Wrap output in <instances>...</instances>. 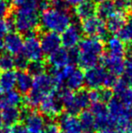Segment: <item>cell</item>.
I'll list each match as a JSON object with an SVG mask.
<instances>
[{
    "label": "cell",
    "mask_w": 132,
    "mask_h": 133,
    "mask_svg": "<svg viewBox=\"0 0 132 133\" xmlns=\"http://www.w3.org/2000/svg\"><path fill=\"white\" fill-rule=\"evenodd\" d=\"M104 44L97 37H86L82 39L78 47L77 63L84 69H90L98 65L101 61Z\"/></svg>",
    "instance_id": "obj_1"
},
{
    "label": "cell",
    "mask_w": 132,
    "mask_h": 133,
    "mask_svg": "<svg viewBox=\"0 0 132 133\" xmlns=\"http://www.w3.org/2000/svg\"><path fill=\"white\" fill-rule=\"evenodd\" d=\"M56 91L57 87L51 74H42L34 76L31 91L27 93L25 103L28 108H36L46 95Z\"/></svg>",
    "instance_id": "obj_2"
},
{
    "label": "cell",
    "mask_w": 132,
    "mask_h": 133,
    "mask_svg": "<svg viewBox=\"0 0 132 133\" xmlns=\"http://www.w3.org/2000/svg\"><path fill=\"white\" fill-rule=\"evenodd\" d=\"M72 24V16L68 10L48 8L40 16V25L46 32L62 33Z\"/></svg>",
    "instance_id": "obj_3"
},
{
    "label": "cell",
    "mask_w": 132,
    "mask_h": 133,
    "mask_svg": "<svg viewBox=\"0 0 132 133\" xmlns=\"http://www.w3.org/2000/svg\"><path fill=\"white\" fill-rule=\"evenodd\" d=\"M59 99L61 100L64 108L67 110L68 113L74 114L81 113L85 110L91 104L89 92L86 91H72L69 89H62L57 91Z\"/></svg>",
    "instance_id": "obj_4"
},
{
    "label": "cell",
    "mask_w": 132,
    "mask_h": 133,
    "mask_svg": "<svg viewBox=\"0 0 132 133\" xmlns=\"http://www.w3.org/2000/svg\"><path fill=\"white\" fill-rule=\"evenodd\" d=\"M15 28L19 34L28 35L34 33L40 25V16L38 9L33 7H19L16 8L13 16Z\"/></svg>",
    "instance_id": "obj_5"
},
{
    "label": "cell",
    "mask_w": 132,
    "mask_h": 133,
    "mask_svg": "<svg viewBox=\"0 0 132 133\" xmlns=\"http://www.w3.org/2000/svg\"><path fill=\"white\" fill-rule=\"evenodd\" d=\"M81 27L82 34L87 35V37H97L101 40L107 37L108 30L106 24L99 16H93L82 20Z\"/></svg>",
    "instance_id": "obj_6"
},
{
    "label": "cell",
    "mask_w": 132,
    "mask_h": 133,
    "mask_svg": "<svg viewBox=\"0 0 132 133\" xmlns=\"http://www.w3.org/2000/svg\"><path fill=\"white\" fill-rule=\"evenodd\" d=\"M21 119H24L25 126L29 133H44L47 126L44 116L29 110V108L21 110Z\"/></svg>",
    "instance_id": "obj_7"
},
{
    "label": "cell",
    "mask_w": 132,
    "mask_h": 133,
    "mask_svg": "<svg viewBox=\"0 0 132 133\" xmlns=\"http://www.w3.org/2000/svg\"><path fill=\"white\" fill-rule=\"evenodd\" d=\"M23 54L31 62L42 61L44 53L41 45L40 39L35 33L26 35L24 42Z\"/></svg>",
    "instance_id": "obj_8"
},
{
    "label": "cell",
    "mask_w": 132,
    "mask_h": 133,
    "mask_svg": "<svg viewBox=\"0 0 132 133\" xmlns=\"http://www.w3.org/2000/svg\"><path fill=\"white\" fill-rule=\"evenodd\" d=\"M109 72L104 66L96 65L90 69H87L84 74L85 85L91 90H99L104 88L105 81Z\"/></svg>",
    "instance_id": "obj_9"
},
{
    "label": "cell",
    "mask_w": 132,
    "mask_h": 133,
    "mask_svg": "<svg viewBox=\"0 0 132 133\" xmlns=\"http://www.w3.org/2000/svg\"><path fill=\"white\" fill-rule=\"evenodd\" d=\"M39 107L41 112L49 118H55L60 116L64 108L56 91L46 95L43 99Z\"/></svg>",
    "instance_id": "obj_10"
},
{
    "label": "cell",
    "mask_w": 132,
    "mask_h": 133,
    "mask_svg": "<svg viewBox=\"0 0 132 133\" xmlns=\"http://www.w3.org/2000/svg\"><path fill=\"white\" fill-rule=\"evenodd\" d=\"M91 111L95 118V128L102 130L106 128H113V121L108 107L104 102H98L91 104Z\"/></svg>",
    "instance_id": "obj_11"
},
{
    "label": "cell",
    "mask_w": 132,
    "mask_h": 133,
    "mask_svg": "<svg viewBox=\"0 0 132 133\" xmlns=\"http://www.w3.org/2000/svg\"><path fill=\"white\" fill-rule=\"evenodd\" d=\"M101 62L103 66L113 75L119 76L123 74L126 66L124 56L107 53L104 56H102Z\"/></svg>",
    "instance_id": "obj_12"
},
{
    "label": "cell",
    "mask_w": 132,
    "mask_h": 133,
    "mask_svg": "<svg viewBox=\"0 0 132 133\" xmlns=\"http://www.w3.org/2000/svg\"><path fill=\"white\" fill-rule=\"evenodd\" d=\"M82 31L77 24H71L62 34V44L66 49H73L81 43Z\"/></svg>",
    "instance_id": "obj_13"
},
{
    "label": "cell",
    "mask_w": 132,
    "mask_h": 133,
    "mask_svg": "<svg viewBox=\"0 0 132 133\" xmlns=\"http://www.w3.org/2000/svg\"><path fill=\"white\" fill-rule=\"evenodd\" d=\"M58 126L62 133H82L83 128L80 119L71 113L61 114L58 119Z\"/></svg>",
    "instance_id": "obj_14"
},
{
    "label": "cell",
    "mask_w": 132,
    "mask_h": 133,
    "mask_svg": "<svg viewBox=\"0 0 132 133\" xmlns=\"http://www.w3.org/2000/svg\"><path fill=\"white\" fill-rule=\"evenodd\" d=\"M24 39L19 33L10 32L5 37L4 40V48L8 54L12 55H19L23 53Z\"/></svg>",
    "instance_id": "obj_15"
},
{
    "label": "cell",
    "mask_w": 132,
    "mask_h": 133,
    "mask_svg": "<svg viewBox=\"0 0 132 133\" xmlns=\"http://www.w3.org/2000/svg\"><path fill=\"white\" fill-rule=\"evenodd\" d=\"M43 51L45 54H51L61 48L62 38L59 34L53 32H45L40 39Z\"/></svg>",
    "instance_id": "obj_16"
},
{
    "label": "cell",
    "mask_w": 132,
    "mask_h": 133,
    "mask_svg": "<svg viewBox=\"0 0 132 133\" xmlns=\"http://www.w3.org/2000/svg\"><path fill=\"white\" fill-rule=\"evenodd\" d=\"M47 62L54 69H60L68 64H73L72 62L70 50L66 48H59L54 53L48 55Z\"/></svg>",
    "instance_id": "obj_17"
},
{
    "label": "cell",
    "mask_w": 132,
    "mask_h": 133,
    "mask_svg": "<svg viewBox=\"0 0 132 133\" xmlns=\"http://www.w3.org/2000/svg\"><path fill=\"white\" fill-rule=\"evenodd\" d=\"M114 92L117 98L128 107H132V87L129 86L122 79H119L115 83Z\"/></svg>",
    "instance_id": "obj_18"
},
{
    "label": "cell",
    "mask_w": 132,
    "mask_h": 133,
    "mask_svg": "<svg viewBox=\"0 0 132 133\" xmlns=\"http://www.w3.org/2000/svg\"><path fill=\"white\" fill-rule=\"evenodd\" d=\"M23 102L21 93L18 91H5V94L0 97V110H4L8 107H17Z\"/></svg>",
    "instance_id": "obj_19"
},
{
    "label": "cell",
    "mask_w": 132,
    "mask_h": 133,
    "mask_svg": "<svg viewBox=\"0 0 132 133\" xmlns=\"http://www.w3.org/2000/svg\"><path fill=\"white\" fill-rule=\"evenodd\" d=\"M97 12V6L92 0H86L75 7V16L79 19L85 20L93 16Z\"/></svg>",
    "instance_id": "obj_20"
},
{
    "label": "cell",
    "mask_w": 132,
    "mask_h": 133,
    "mask_svg": "<svg viewBox=\"0 0 132 133\" xmlns=\"http://www.w3.org/2000/svg\"><path fill=\"white\" fill-rule=\"evenodd\" d=\"M66 86L67 89L72 91H81V88L85 84V78L84 74L81 72L80 69H76L72 72L69 78L66 80Z\"/></svg>",
    "instance_id": "obj_21"
},
{
    "label": "cell",
    "mask_w": 132,
    "mask_h": 133,
    "mask_svg": "<svg viewBox=\"0 0 132 133\" xmlns=\"http://www.w3.org/2000/svg\"><path fill=\"white\" fill-rule=\"evenodd\" d=\"M33 77L28 72L22 71L17 72L16 77V86L17 91L21 94H27L31 91L33 86Z\"/></svg>",
    "instance_id": "obj_22"
},
{
    "label": "cell",
    "mask_w": 132,
    "mask_h": 133,
    "mask_svg": "<svg viewBox=\"0 0 132 133\" xmlns=\"http://www.w3.org/2000/svg\"><path fill=\"white\" fill-rule=\"evenodd\" d=\"M2 118L4 125L6 127H13L17 124L21 119V110L17 107H8L2 110Z\"/></svg>",
    "instance_id": "obj_23"
},
{
    "label": "cell",
    "mask_w": 132,
    "mask_h": 133,
    "mask_svg": "<svg viewBox=\"0 0 132 133\" xmlns=\"http://www.w3.org/2000/svg\"><path fill=\"white\" fill-rule=\"evenodd\" d=\"M117 12L118 11H117L116 6H115L114 1L105 0V1L101 2L98 5L96 14L102 20H108L112 16H114Z\"/></svg>",
    "instance_id": "obj_24"
},
{
    "label": "cell",
    "mask_w": 132,
    "mask_h": 133,
    "mask_svg": "<svg viewBox=\"0 0 132 133\" xmlns=\"http://www.w3.org/2000/svg\"><path fill=\"white\" fill-rule=\"evenodd\" d=\"M16 77L17 74L14 71H8L0 74V87L5 91L14 90L16 86Z\"/></svg>",
    "instance_id": "obj_25"
},
{
    "label": "cell",
    "mask_w": 132,
    "mask_h": 133,
    "mask_svg": "<svg viewBox=\"0 0 132 133\" xmlns=\"http://www.w3.org/2000/svg\"><path fill=\"white\" fill-rule=\"evenodd\" d=\"M126 25L125 14L120 12H117L114 16H111L106 24L108 32L110 33H118L124 25Z\"/></svg>",
    "instance_id": "obj_26"
},
{
    "label": "cell",
    "mask_w": 132,
    "mask_h": 133,
    "mask_svg": "<svg viewBox=\"0 0 132 133\" xmlns=\"http://www.w3.org/2000/svg\"><path fill=\"white\" fill-rule=\"evenodd\" d=\"M108 53L117 54V55L125 56L126 47L124 43L118 36H112L108 39L107 42Z\"/></svg>",
    "instance_id": "obj_27"
},
{
    "label": "cell",
    "mask_w": 132,
    "mask_h": 133,
    "mask_svg": "<svg viewBox=\"0 0 132 133\" xmlns=\"http://www.w3.org/2000/svg\"><path fill=\"white\" fill-rule=\"evenodd\" d=\"M15 28V24L13 17H8L7 19H0V51L4 49V40L5 35L10 32H13Z\"/></svg>",
    "instance_id": "obj_28"
},
{
    "label": "cell",
    "mask_w": 132,
    "mask_h": 133,
    "mask_svg": "<svg viewBox=\"0 0 132 133\" xmlns=\"http://www.w3.org/2000/svg\"><path fill=\"white\" fill-rule=\"evenodd\" d=\"M80 121L81 123L83 130H92V129L95 128V118L92 111L89 110H83L80 113Z\"/></svg>",
    "instance_id": "obj_29"
},
{
    "label": "cell",
    "mask_w": 132,
    "mask_h": 133,
    "mask_svg": "<svg viewBox=\"0 0 132 133\" xmlns=\"http://www.w3.org/2000/svg\"><path fill=\"white\" fill-rule=\"evenodd\" d=\"M15 68V57L8 53L0 54V72H8L13 71Z\"/></svg>",
    "instance_id": "obj_30"
},
{
    "label": "cell",
    "mask_w": 132,
    "mask_h": 133,
    "mask_svg": "<svg viewBox=\"0 0 132 133\" xmlns=\"http://www.w3.org/2000/svg\"><path fill=\"white\" fill-rule=\"evenodd\" d=\"M28 72L32 76H37L45 72V64L42 61L31 62L27 68Z\"/></svg>",
    "instance_id": "obj_31"
},
{
    "label": "cell",
    "mask_w": 132,
    "mask_h": 133,
    "mask_svg": "<svg viewBox=\"0 0 132 133\" xmlns=\"http://www.w3.org/2000/svg\"><path fill=\"white\" fill-rule=\"evenodd\" d=\"M118 37L123 43H129L132 42V27L129 24H126L120 31L118 32Z\"/></svg>",
    "instance_id": "obj_32"
},
{
    "label": "cell",
    "mask_w": 132,
    "mask_h": 133,
    "mask_svg": "<svg viewBox=\"0 0 132 133\" xmlns=\"http://www.w3.org/2000/svg\"><path fill=\"white\" fill-rule=\"evenodd\" d=\"M114 4L118 12L126 14L132 9L131 0H114Z\"/></svg>",
    "instance_id": "obj_33"
},
{
    "label": "cell",
    "mask_w": 132,
    "mask_h": 133,
    "mask_svg": "<svg viewBox=\"0 0 132 133\" xmlns=\"http://www.w3.org/2000/svg\"><path fill=\"white\" fill-rule=\"evenodd\" d=\"M29 65V60L24 54H19L15 57V68L18 69L20 72L27 70Z\"/></svg>",
    "instance_id": "obj_34"
},
{
    "label": "cell",
    "mask_w": 132,
    "mask_h": 133,
    "mask_svg": "<svg viewBox=\"0 0 132 133\" xmlns=\"http://www.w3.org/2000/svg\"><path fill=\"white\" fill-rule=\"evenodd\" d=\"M122 80L129 86L132 87V59H129L126 62V66L124 72L122 74Z\"/></svg>",
    "instance_id": "obj_35"
},
{
    "label": "cell",
    "mask_w": 132,
    "mask_h": 133,
    "mask_svg": "<svg viewBox=\"0 0 132 133\" xmlns=\"http://www.w3.org/2000/svg\"><path fill=\"white\" fill-rule=\"evenodd\" d=\"M10 5L7 0H0V18L6 17L10 13Z\"/></svg>",
    "instance_id": "obj_36"
},
{
    "label": "cell",
    "mask_w": 132,
    "mask_h": 133,
    "mask_svg": "<svg viewBox=\"0 0 132 133\" xmlns=\"http://www.w3.org/2000/svg\"><path fill=\"white\" fill-rule=\"evenodd\" d=\"M100 102H109L113 98L112 91L108 88H102L100 89Z\"/></svg>",
    "instance_id": "obj_37"
},
{
    "label": "cell",
    "mask_w": 132,
    "mask_h": 133,
    "mask_svg": "<svg viewBox=\"0 0 132 133\" xmlns=\"http://www.w3.org/2000/svg\"><path fill=\"white\" fill-rule=\"evenodd\" d=\"M52 7L60 10H68V4L66 3L65 0H52L51 2Z\"/></svg>",
    "instance_id": "obj_38"
},
{
    "label": "cell",
    "mask_w": 132,
    "mask_h": 133,
    "mask_svg": "<svg viewBox=\"0 0 132 133\" xmlns=\"http://www.w3.org/2000/svg\"><path fill=\"white\" fill-rule=\"evenodd\" d=\"M11 133H29L25 126L20 124H16L15 126L11 127Z\"/></svg>",
    "instance_id": "obj_39"
},
{
    "label": "cell",
    "mask_w": 132,
    "mask_h": 133,
    "mask_svg": "<svg viewBox=\"0 0 132 133\" xmlns=\"http://www.w3.org/2000/svg\"><path fill=\"white\" fill-rule=\"evenodd\" d=\"M66 3L68 4L69 6H78L79 5H81V3H83L86 0H65Z\"/></svg>",
    "instance_id": "obj_40"
},
{
    "label": "cell",
    "mask_w": 132,
    "mask_h": 133,
    "mask_svg": "<svg viewBox=\"0 0 132 133\" xmlns=\"http://www.w3.org/2000/svg\"><path fill=\"white\" fill-rule=\"evenodd\" d=\"M25 2V0H13V5L16 6V8H19V7L23 6Z\"/></svg>",
    "instance_id": "obj_41"
},
{
    "label": "cell",
    "mask_w": 132,
    "mask_h": 133,
    "mask_svg": "<svg viewBox=\"0 0 132 133\" xmlns=\"http://www.w3.org/2000/svg\"><path fill=\"white\" fill-rule=\"evenodd\" d=\"M97 133H118L115 130H113L112 128H106L100 130Z\"/></svg>",
    "instance_id": "obj_42"
},
{
    "label": "cell",
    "mask_w": 132,
    "mask_h": 133,
    "mask_svg": "<svg viewBox=\"0 0 132 133\" xmlns=\"http://www.w3.org/2000/svg\"><path fill=\"white\" fill-rule=\"evenodd\" d=\"M0 133H11V127H6L3 128L0 130Z\"/></svg>",
    "instance_id": "obj_43"
},
{
    "label": "cell",
    "mask_w": 132,
    "mask_h": 133,
    "mask_svg": "<svg viewBox=\"0 0 132 133\" xmlns=\"http://www.w3.org/2000/svg\"><path fill=\"white\" fill-rule=\"evenodd\" d=\"M3 125H4L3 118H2V114H1V112H0V130L3 129Z\"/></svg>",
    "instance_id": "obj_44"
},
{
    "label": "cell",
    "mask_w": 132,
    "mask_h": 133,
    "mask_svg": "<svg viewBox=\"0 0 132 133\" xmlns=\"http://www.w3.org/2000/svg\"><path fill=\"white\" fill-rule=\"evenodd\" d=\"M128 24H129V25H130V26L132 27V16H130V17H129V23H128Z\"/></svg>",
    "instance_id": "obj_45"
},
{
    "label": "cell",
    "mask_w": 132,
    "mask_h": 133,
    "mask_svg": "<svg viewBox=\"0 0 132 133\" xmlns=\"http://www.w3.org/2000/svg\"><path fill=\"white\" fill-rule=\"evenodd\" d=\"M92 1L94 2V3H101V2H103V1H105V0H92Z\"/></svg>",
    "instance_id": "obj_46"
},
{
    "label": "cell",
    "mask_w": 132,
    "mask_h": 133,
    "mask_svg": "<svg viewBox=\"0 0 132 133\" xmlns=\"http://www.w3.org/2000/svg\"><path fill=\"white\" fill-rule=\"evenodd\" d=\"M82 133H92V130H86V131H83Z\"/></svg>",
    "instance_id": "obj_47"
},
{
    "label": "cell",
    "mask_w": 132,
    "mask_h": 133,
    "mask_svg": "<svg viewBox=\"0 0 132 133\" xmlns=\"http://www.w3.org/2000/svg\"><path fill=\"white\" fill-rule=\"evenodd\" d=\"M130 53H131V54H132V47H131V48H130Z\"/></svg>",
    "instance_id": "obj_48"
},
{
    "label": "cell",
    "mask_w": 132,
    "mask_h": 133,
    "mask_svg": "<svg viewBox=\"0 0 132 133\" xmlns=\"http://www.w3.org/2000/svg\"><path fill=\"white\" fill-rule=\"evenodd\" d=\"M129 133H132V127H131V130H130V132Z\"/></svg>",
    "instance_id": "obj_49"
},
{
    "label": "cell",
    "mask_w": 132,
    "mask_h": 133,
    "mask_svg": "<svg viewBox=\"0 0 132 133\" xmlns=\"http://www.w3.org/2000/svg\"><path fill=\"white\" fill-rule=\"evenodd\" d=\"M12 1H13V0H12Z\"/></svg>",
    "instance_id": "obj_50"
}]
</instances>
